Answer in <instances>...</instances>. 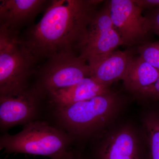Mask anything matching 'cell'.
I'll use <instances>...</instances> for the list:
<instances>
[{
	"label": "cell",
	"instance_id": "10",
	"mask_svg": "<svg viewBox=\"0 0 159 159\" xmlns=\"http://www.w3.org/2000/svg\"><path fill=\"white\" fill-rule=\"evenodd\" d=\"M50 1L1 0L0 27L19 32L20 29L31 24L38 15L44 11Z\"/></svg>",
	"mask_w": 159,
	"mask_h": 159
},
{
	"label": "cell",
	"instance_id": "9",
	"mask_svg": "<svg viewBox=\"0 0 159 159\" xmlns=\"http://www.w3.org/2000/svg\"><path fill=\"white\" fill-rule=\"evenodd\" d=\"M46 98L31 86L13 97H0V129L3 134L10 128L40 120Z\"/></svg>",
	"mask_w": 159,
	"mask_h": 159
},
{
	"label": "cell",
	"instance_id": "1",
	"mask_svg": "<svg viewBox=\"0 0 159 159\" xmlns=\"http://www.w3.org/2000/svg\"><path fill=\"white\" fill-rule=\"evenodd\" d=\"M102 1L52 0L37 24L20 35L38 62L64 52L79 50Z\"/></svg>",
	"mask_w": 159,
	"mask_h": 159
},
{
	"label": "cell",
	"instance_id": "20",
	"mask_svg": "<svg viewBox=\"0 0 159 159\" xmlns=\"http://www.w3.org/2000/svg\"><path fill=\"white\" fill-rule=\"evenodd\" d=\"M70 159L67 158H57V159Z\"/></svg>",
	"mask_w": 159,
	"mask_h": 159
},
{
	"label": "cell",
	"instance_id": "17",
	"mask_svg": "<svg viewBox=\"0 0 159 159\" xmlns=\"http://www.w3.org/2000/svg\"><path fill=\"white\" fill-rule=\"evenodd\" d=\"M152 31L159 35V9H157L148 16Z\"/></svg>",
	"mask_w": 159,
	"mask_h": 159
},
{
	"label": "cell",
	"instance_id": "13",
	"mask_svg": "<svg viewBox=\"0 0 159 159\" xmlns=\"http://www.w3.org/2000/svg\"><path fill=\"white\" fill-rule=\"evenodd\" d=\"M159 76L158 70L139 57H134L122 80L125 89L138 97Z\"/></svg>",
	"mask_w": 159,
	"mask_h": 159
},
{
	"label": "cell",
	"instance_id": "21",
	"mask_svg": "<svg viewBox=\"0 0 159 159\" xmlns=\"http://www.w3.org/2000/svg\"></svg>",
	"mask_w": 159,
	"mask_h": 159
},
{
	"label": "cell",
	"instance_id": "8",
	"mask_svg": "<svg viewBox=\"0 0 159 159\" xmlns=\"http://www.w3.org/2000/svg\"><path fill=\"white\" fill-rule=\"evenodd\" d=\"M112 23L123 45L132 46L146 43L151 31L148 17L134 0H111L108 3Z\"/></svg>",
	"mask_w": 159,
	"mask_h": 159
},
{
	"label": "cell",
	"instance_id": "5",
	"mask_svg": "<svg viewBox=\"0 0 159 159\" xmlns=\"http://www.w3.org/2000/svg\"><path fill=\"white\" fill-rule=\"evenodd\" d=\"M91 141L94 144L84 159H150L142 128L132 122H114Z\"/></svg>",
	"mask_w": 159,
	"mask_h": 159
},
{
	"label": "cell",
	"instance_id": "14",
	"mask_svg": "<svg viewBox=\"0 0 159 159\" xmlns=\"http://www.w3.org/2000/svg\"><path fill=\"white\" fill-rule=\"evenodd\" d=\"M141 122L150 159H159V106H153L145 110L141 117Z\"/></svg>",
	"mask_w": 159,
	"mask_h": 159
},
{
	"label": "cell",
	"instance_id": "4",
	"mask_svg": "<svg viewBox=\"0 0 159 159\" xmlns=\"http://www.w3.org/2000/svg\"><path fill=\"white\" fill-rule=\"evenodd\" d=\"M37 62L19 32L0 27V97H15L30 89Z\"/></svg>",
	"mask_w": 159,
	"mask_h": 159
},
{
	"label": "cell",
	"instance_id": "16",
	"mask_svg": "<svg viewBox=\"0 0 159 159\" xmlns=\"http://www.w3.org/2000/svg\"><path fill=\"white\" fill-rule=\"evenodd\" d=\"M139 98L153 102H159V76L155 83L143 91Z\"/></svg>",
	"mask_w": 159,
	"mask_h": 159
},
{
	"label": "cell",
	"instance_id": "7",
	"mask_svg": "<svg viewBox=\"0 0 159 159\" xmlns=\"http://www.w3.org/2000/svg\"><path fill=\"white\" fill-rule=\"evenodd\" d=\"M122 45L121 37L111 20L107 2L97 10L90 23L80 47L79 55L88 61L91 70Z\"/></svg>",
	"mask_w": 159,
	"mask_h": 159
},
{
	"label": "cell",
	"instance_id": "12",
	"mask_svg": "<svg viewBox=\"0 0 159 159\" xmlns=\"http://www.w3.org/2000/svg\"><path fill=\"white\" fill-rule=\"evenodd\" d=\"M134 58L130 51H114L91 70V77L101 85L110 88L113 83L123 79Z\"/></svg>",
	"mask_w": 159,
	"mask_h": 159
},
{
	"label": "cell",
	"instance_id": "19",
	"mask_svg": "<svg viewBox=\"0 0 159 159\" xmlns=\"http://www.w3.org/2000/svg\"><path fill=\"white\" fill-rule=\"evenodd\" d=\"M74 157L73 159H84L81 151L78 149H74Z\"/></svg>",
	"mask_w": 159,
	"mask_h": 159
},
{
	"label": "cell",
	"instance_id": "18",
	"mask_svg": "<svg viewBox=\"0 0 159 159\" xmlns=\"http://www.w3.org/2000/svg\"><path fill=\"white\" fill-rule=\"evenodd\" d=\"M137 5L142 9H159V0H134Z\"/></svg>",
	"mask_w": 159,
	"mask_h": 159
},
{
	"label": "cell",
	"instance_id": "6",
	"mask_svg": "<svg viewBox=\"0 0 159 159\" xmlns=\"http://www.w3.org/2000/svg\"><path fill=\"white\" fill-rule=\"evenodd\" d=\"M86 61L73 51L54 54L36 71L35 82L31 86L46 99L51 92L70 87L91 77L90 67Z\"/></svg>",
	"mask_w": 159,
	"mask_h": 159
},
{
	"label": "cell",
	"instance_id": "2",
	"mask_svg": "<svg viewBox=\"0 0 159 159\" xmlns=\"http://www.w3.org/2000/svg\"><path fill=\"white\" fill-rule=\"evenodd\" d=\"M126 98L110 92L89 100L61 106L51 107L55 125L73 142L92 140L116 122L127 105Z\"/></svg>",
	"mask_w": 159,
	"mask_h": 159
},
{
	"label": "cell",
	"instance_id": "3",
	"mask_svg": "<svg viewBox=\"0 0 159 159\" xmlns=\"http://www.w3.org/2000/svg\"><path fill=\"white\" fill-rule=\"evenodd\" d=\"M73 144L65 132L40 119L24 125L19 133H6L0 138V149L6 153L42 156L51 159H74Z\"/></svg>",
	"mask_w": 159,
	"mask_h": 159
},
{
	"label": "cell",
	"instance_id": "15",
	"mask_svg": "<svg viewBox=\"0 0 159 159\" xmlns=\"http://www.w3.org/2000/svg\"><path fill=\"white\" fill-rule=\"evenodd\" d=\"M140 57L159 70V42L145 43L139 47Z\"/></svg>",
	"mask_w": 159,
	"mask_h": 159
},
{
	"label": "cell",
	"instance_id": "11",
	"mask_svg": "<svg viewBox=\"0 0 159 159\" xmlns=\"http://www.w3.org/2000/svg\"><path fill=\"white\" fill-rule=\"evenodd\" d=\"M111 91L110 88L88 77L70 87L51 92L47 95L46 99L51 107L61 106L89 100Z\"/></svg>",
	"mask_w": 159,
	"mask_h": 159
}]
</instances>
